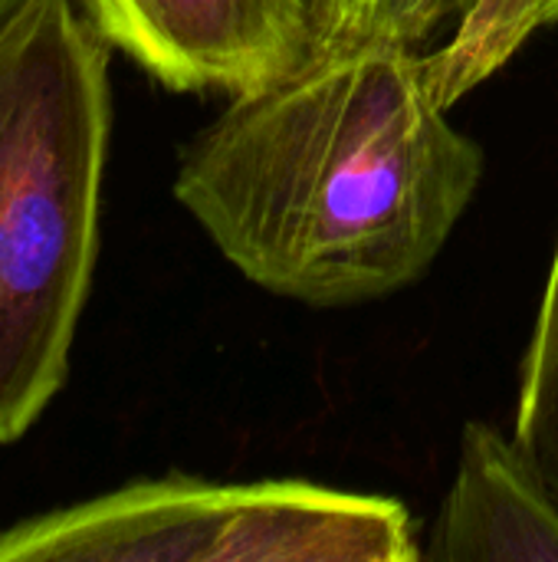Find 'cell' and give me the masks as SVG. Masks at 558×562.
<instances>
[{
    "label": "cell",
    "instance_id": "cell-1",
    "mask_svg": "<svg viewBox=\"0 0 558 562\" xmlns=\"http://www.w3.org/2000/svg\"><path fill=\"white\" fill-rule=\"evenodd\" d=\"M424 46L358 43L230 95L181 151L178 204L260 290L352 306L418 283L483 184Z\"/></svg>",
    "mask_w": 558,
    "mask_h": 562
},
{
    "label": "cell",
    "instance_id": "cell-2",
    "mask_svg": "<svg viewBox=\"0 0 558 562\" xmlns=\"http://www.w3.org/2000/svg\"><path fill=\"white\" fill-rule=\"evenodd\" d=\"M109 53L82 0H30L0 26V445L69 375L99 260Z\"/></svg>",
    "mask_w": 558,
    "mask_h": 562
},
{
    "label": "cell",
    "instance_id": "cell-3",
    "mask_svg": "<svg viewBox=\"0 0 558 562\" xmlns=\"http://www.w3.org/2000/svg\"><path fill=\"white\" fill-rule=\"evenodd\" d=\"M408 507L309 481H135L0 527V562H414Z\"/></svg>",
    "mask_w": 558,
    "mask_h": 562
},
{
    "label": "cell",
    "instance_id": "cell-4",
    "mask_svg": "<svg viewBox=\"0 0 558 562\" xmlns=\"http://www.w3.org/2000/svg\"><path fill=\"white\" fill-rule=\"evenodd\" d=\"M95 30L174 92L243 95L316 53L309 0H82Z\"/></svg>",
    "mask_w": 558,
    "mask_h": 562
},
{
    "label": "cell",
    "instance_id": "cell-5",
    "mask_svg": "<svg viewBox=\"0 0 558 562\" xmlns=\"http://www.w3.org/2000/svg\"><path fill=\"white\" fill-rule=\"evenodd\" d=\"M424 560L558 562V497L513 431L467 422Z\"/></svg>",
    "mask_w": 558,
    "mask_h": 562
},
{
    "label": "cell",
    "instance_id": "cell-6",
    "mask_svg": "<svg viewBox=\"0 0 558 562\" xmlns=\"http://www.w3.org/2000/svg\"><path fill=\"white\" fill-rule=\"evenodd\" d=\"M553 23L558 0H464L451 36L428 49L434 95L454 109Z\"/></svg>",
    "mask_w": 558,
    "mask_h": 562
},
{
    "label": "cell",
    "instance_id": "cell-7",
    "mask_svg": "<svg viewBox=\"0 0 558 562\" xmlns=\"http://www.w3.org/2000/svg\"><path fill=\"white\" fill-rule=\"evenodd\" d=\"M513 435L558 497V237L523 356Z\"/></svg>",
    "mask_w": 558,
    "mask_h": 562
},
{
    "label": "cell",
    "instance_id": "cell-8",
    "mask_svg": "<svg viewBox=\"0 0 558 562\" xmlns=\"http://www.w3.org/2000/svg\"><path fill=\"white\" fill-rule=\"evenodd\" d=\"M460 7L464 0H312L316 53L358 43L424 46Z\"/></svg>",
    "mask_w": 558,
    "mask_h": 562
},
{
    "label": "cell",
    "instance_id": "cell-9",
    "mask_svg": "<svg viewBox=\"0 0 558 562\" xmlns=\"http://www.w3.org/2000/svg\"><path fill=\"white\" fill-rule=\"evenodd\" d=\"M26 3H30V0H0V26H3V23H10V20H13Z\"/></svg>",
    "mask_w": 558,
    "mask_h": 562
}]
</instances>
